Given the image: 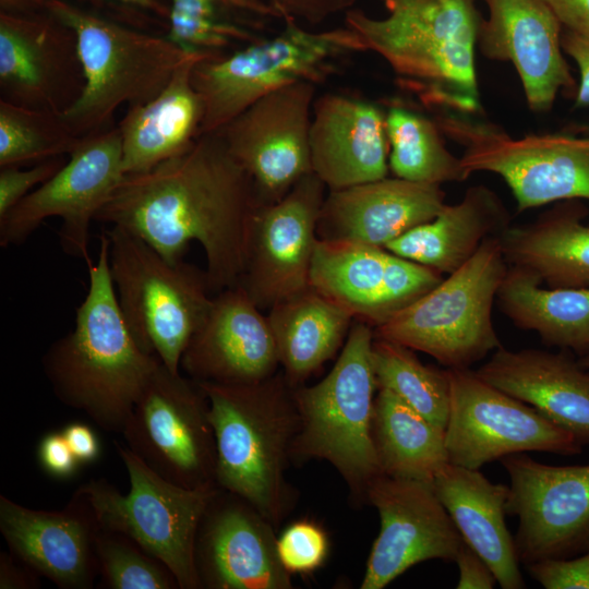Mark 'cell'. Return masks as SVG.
<instances>
[{
  "mask_svg": "<svg viewBox=\"0 0 589 589\" xmlns=\"http://www.w3.org/2000/svg\"><path fill=\"white\" fill-rule=\"evenodd\" d=\"M509 221V212L498 195L485 185H473L460 202L446 204L433 219L408 230L385 249L448 275L462 266L486 238L501 237Z\"/></svg>",
  "mask_w": 589,
  "mask_h": 589,
  "instance_id": "cell-31",
  "label": "cell"
},
{
  "mask_svg": "<svg viewBox=\"0 0 589 589\" xmlns=\"http://www.w3.org/2000/svg\"><path fill=\"white\" fill-rule=\"evenodd\" d=\"M546 589H589V551L565 560H546L526 566Z\"/></svg>",
  "mask_w": 589,
  "mask_h": 589,
  "instance_id": "cell-42",
  "label": "cell"
},
{
  "mask_svg": "<svg viewBox=\"0 0 589 589\" xmlns=\"http://www.w3.org/2000/svg\"><path fill=\"white\" fill-rule=\"evenodd\" d=\"M83 86L72 29L47 11H1V99L62 115L77 99Z\"/></svg>",
  "mask_w": 589,
  "mask_h": 589,
  "instance_id": "cell-20",
  "label": "cell"
},
{
  "mask_svg": "<svg viewBox=\"0 0 589 589\" xmlns=\"http://www.w3.org/2000/svg\"><path fill=\"white\" fill-rule=\"evenodd\" d=\"M206 56L214 55L191 53L158 95L128 108L118 124L124 176L145 172L184 153L201 135L204 104L192 72Z\"/></svg>",
  "mask_w": 589,
  "mask_h": 589,
  "instance_id": "cell-28",
  "label": "cell"
},
{
  "mask_svg": "<svg viewBox=\"0 0 589 589\" xmlns=\"http://www.w3.org/2000/svg\"><path fill=\"white\" fill-rule=\"evenodd\" d=\"M563 29L589 34V0H542Z\"/></svg>",
  "mask_w": 589,
  "mask_h": 589,
  "instance_id": "cell-49",
  "label": "cell"
},
{
  "mask_svg": "<svg viewBox=\"0 0 589 589\" xmlns=\"http://www.w3.org/2000/svg\"><path fill=\"white\" fill-rule=\"evenodd\" d=\"M459 577L457 589H492L496 578L489 564L465 541L454 561Z\"/></svg>",
  "mask_w": 589,
  "mask_h": 589,
  "instance_id": "cell-46",
  "label": "cell"
},
{
  "mask_svg": "<svg viewBox=\"0 0 589 589\" xmlns=\"http://www.w3.org/2000/svg\"><path fill=\"white\" fill-rule=\"evenodd\" d=\"M96 554L100 585L108 589H177L168 567L130 538L99 530Z\"/></svg>",
  "mask_w": 589,
  "mask_h": 589,
  "instance_id": "cell-38",
  "label": "cell"
},
{
  "mask_svg": "<svg viewBox=\"0 0 589 589\" xmlns=\"http://www.w3.org/2000/svg\"><path fill=\"white\" fill-rule=\"evenodd\" d=\"M47 12L76 37L84 86L61 116L79 137L106 129L120 106L154 98L194 53L167 36L129 28L64 0H49Z\"/></svg>",
  "mask_w": 589,
  "mask_h": 589,
  "instance_id": "cell-5",
  "label": "cell"
},
{
  "mask_svg": "<svg viewBox=\"0 0 589 589\" xmlns=\"http://www.w3.org/2000/svg\"><path fill=\"white\" fill-rule=\"evenodd\" d=\"M108 239L109 269L123 317L139 344L172 373L205 318L213 296L205 271L171 263L118 227Z\"/></svg>",
  "mask_w": 589,
  "mask_h": 589,
  "instance_id": "cell-10",
  "label": "cell"
},
{
  "mask_svg": "<svg viewBox=\"0 0 589 589\" xmlns=\"http://www.w3.org/2000/svg\"><path fill=\"white\" fill-rule=\"evenodd\" d=\"M227 493V492H226ZM223 490L199 528L195 562L202 587L290 589V573L277 552L274 525L245 501Z\"/></svg>",
  "mask_w": 589,
  "mask_h": 589,
  "instance_id": "cell-23",
  "label": "cell"
},
{
  "mask_svg": "<svg viewBox=\"0 0 589 589\" xmlns=\"http://www.w3.org/2000/svg\"><path fill=\"white\" fill-rule=\"evenodd\" d=\"M40 576L11 552H0V589H36Z\"/></svg>",
  "mask_w": 589,
  "mask_h": 589,
  "instance_id": "cell-47",
  "label": "cell"
},
{
  "mask_svg": "<svg viewBox=\"0 0 589 589\" xmlns=\"http://www.w3.org/2000/svg\"><path fill=\"white\" fill-rule=\"evenodd\" d=\"M125 5H131L141 10H146L161 16L169 15V9L158 0H113Z\"/></svg>",
  "mask_w": 589,
  "mask_h": 589,
  "instance_id": "cell-52",
  "label": "cell"
},
{
  "mask_svg": "<svg viewBox=\"0 0 589 589\" xmlns=\"http://www.w3.org/2000/svg\"><path fill=\"white\" fill-rule=\"evenodd\" d=\"M433 488L462 540L491 567L503 589L525 588L505 516L509 485L493 483L479 470L446 464Z\"/></svg>",
  "mask_w": 589,
  "mask_h": 589,
  "instance_id": "cell-29",
  "label": "cell"
},
{
  "mask_svg": "<svg viewBox=\"0 0 589 589\" xmlns=\"http://www.w3.org/2000/svg\"><path fill=\"white\" fill-rule=\"evenodd\" d=\"M283 373L299 386L344 346L352 316L312 286L268 309Z\"/></svg>",
  "mask_w": 589,
  "mask_h": 589,
  "instance_id": "cell-32",
  "label": "cell"
},
{
  "mask_svg": "<svg viewBox=\"0 0 589 589\" xmlns=\"http://www.w3.org/2000/svg\"><path fill=\"white\" fill-rule=\"evenodd\" d=\"M37 456L40 467L57 479L72 478L81 464L61 431L47 433L40 440Z\"/></svg>",
  "mask_w": 589,
  "mask_h": 589,
  "instance_id": "cell-43",
  "label": "cell"
},
{
  "mask_svg": "<svg viewBox=\"0 0 589 589\" xmlns=\"http://www.w3.org/2000/svg\"><path fill=\"white\" fill-rule=\"evenodd\" d=\"M129 476L122 494L104 478L91 479L74 494L86 501L101 530L121 533L159 560L180 589H199L195 562L201 521L220 491L216 484L184 488L149 468L128 446L113 442Z\"/></svg>",
  "mask_w": 589,
  "mask_h": 589,
  "instance_id": "cell-9",
  "label": "cell"
},
{
  "mask_svg": "<svg viewBox=\"0 0 589 589\" xmlns=\"http://www.w3.org/2000/svg\"><path fill=\"white\" fill-rule=\"evenodd\" d=\"M478 47L489 59L509 61L529 108L549 111L560 92L575 97L577 84L564 57L563 26L542 0H483Z\"/></svg>",
  "mask_w": 589,
  "mask_h": 589,
  "instance_id": "cell-22",
  "label": "cell"
},
{
  "mask_svg": "<svg viewBox=\"0 0 589 589\" xmlns=\"http://www.w3.org/2000/svg\"><path fill=\"white\" fill-rule=\"evenodd\" d=\"M375 17L348 10L347 27L378 55L399 84L430 109H481L474 52L483 22L476 0H381Z\"/></svg>",
  "mask_w": 589,
  "mask_h": 589,
  "instance_id": "cell-3",
  "label": "cell"
},
{
  "mask_svg": "<svg viewBox=\"0 0 589 589\" xmlns=\"http://www.w3.org/2000/svg\"><path fill=\"white\" fill-rule=\"evenodd\" d=\"M123 177L118 127L82 136L65 164L0 218V245H20L46 219L59 217L63 251L88 265L91 224Z\"/></svg>",
  "mask_w": 589,
  "mask_h": 589,
  "instance_id": "cell-13",
  "label": "cell"
},
{
  "mask_svg": "<svg viewBox=\"0 0 589 589\" xmlns=\"http://www.w3.org/2000/svg\"><path fill=\"white\" fill-rule=\"evenodd\" d=\"M354 0H267L276 17L317 24L348 9Z\"/></svg>",
  "mask_w": 589,
  "mask_h": 589,
  "instance_id": "cell-44",
  "label": "cell"
},
{
  "mask_svg": "<svg viewBox=\"0 0 589 589\" xmlns=\"http://www.w3.org/2000/svg\"><path fill=\"white\" fill-rule=\"evenodd\" d=\"M365 498L380 516L361 589H383L412 566L454 562L464 542L432 482L378 474Z\"/></svg>",
  "mask_w": 589,
  "mask_h": 589,
  "instance_id": "cell-18",
  "label": "cell"
},
{
  "mask_svg": "<svg viewBox=\"0 0 589 589\" xmlns=\"http://www.w3.org/2000/svg\"><path fill=\"white\" fill-rule=\"evenodd\" d=\"M230 8L255 14L276 16L274 10L264 0H227Z\"/></svg>",
  "mask_w": 589,
  "mask_h": 589,
  "instance_id": "cell-51",
  "label": "cell"
},
{
  "mask_svg": "<svg viewBox=\"0 0 589 589\" xmlns=\"http://www.w3.org/2000/svg\"><path fill=\"white\" fill-rule=\"evenodd\" d=\"M280 366L267 318L239 284L213 297L190 339L180 369L195 382L247 384L266 380Z\"/></svg>",
  "mask_w": 589,
  "mask_h": 589,
  "instance_id": "cell-21",
  "label": "cell"
},
{
  "mask_svg": "<svg viewBox=\"0 0 589 589\" xmlns=\"http://www.w3.org/2000/svg\"><path fill=\"white\" fill-rule=\"evenodd\" d=\"M257 206L251 177L211 132L184 153L125 175L95 220L140 238L171 263L199 242L209 287L218 292L239 284Z\"/></svg>",
  "mask_w": 589,
  "mask_h": 589,
  "instance_id": "cell-1",
  "label": "cell"
},
{
  "mask_svg": "<svg viewBox=\"0 0 589 589\" xmlns=\"http://www.w3.org/2000/svg\"><path fill=\"white\" fill-rule=\"evenodd\" d=\"M587 215L582 200H566L530 224L509 226L500 237L508 265L550 288L589 287Z\"/></svg>",
  "mask_w": 589,
  "mask_h": 589,
  "instance_id": "cell-30",
  "label": "cell"
},
{
  "mask_svg": "<svg viewBox=\"0 0 589 589\" xmlns=\"http://www.w3.org/2000/svg\"><path fill=\"white\" fill-rule=\"evenodd\" d=\"M49 0H0L2 12L33 14L47 11Z\"/></svg>",
  "mask_w": 589,
  "mask_h": 589,
  "instance_id": "cell-50",
  "label": "cell"
},
{
  "mask_svg": "<svg viewBox=\"0 0 589 589\" xmlns=\"http://www.w3.org/2000/svg\"><path fill=\"white\" fill-rule=\"evenodd\" d=\"M501 462L510 481L506 513L519 521L514 537L519 563L589 551V465L551 466L525 453Z\"/></svg>",
  "mask_w": 589,
  "mask_h": 589,
  "instance_id": "cell-15",
  "label": "cell"
},
{
  "mask_svg": "<svg viewBox=\"0 0 589 589\" xmlns=\"http://www.w3.org/2000/svg\"><path fill=\"white\" fill-rule=\"evenodd\" d=\"M373 327L354 322L337 361L312 386H296L299 412L292 458L328 461L357 496L381 473L372 436L377 392L372 363Z\"/></svg>",
  "mask_w": 589,
  "mask_h": 589,
  "instance_id": "cell-7",
  "label": "cell"
},
{
  "mask_svg": "<svg viewBox=\"0 0 589 589\" xmlns=\"http://www.w3.org/2000/svg\"><path fill=\"white\" fill-rule=\"evenodd\" d=\"M372 436L382 474L433 482L449 462L445 430L385 388L376 392Z\"/></svg>",
  "mask_w": 589,
  "mask_h": 589,
  "instance_id": "cell-34",
  "label": "cell"
},
{
  "mask_svg": "<svg viewBox=\"0 0 589 589\" xmlns=\"http://www.w3.org/2000/svg\"><path fill=\"white\" fill-rule=\"evenodd\" d=\"M310 155L313 173L328 191L387 177L385 110L346 94L327 93L315 98Z\"/></svg>",
  "mask_w": 589,
  "mask_h": 589,
  "instance_id": "cell-25",
  "label": "cell"
},
{
  "mask_svg": "<svg viewBox=\"0 0 589 589\" xmlns=\"http://www.w3.org/2000/svg\"><path fill=\"white\" fill-rule=\"evenodd\" d=\"M326 532L315 522L294 521L277 538V552L290 574H309L321 567L328 554Z\"/></svg>",
  "mask_w": 589,
  "mask_h": 589,
  "instance_id": "cell-40",
  "label": "cell"
},
{
  "mask_svg": "<svg viewBox=\"0 0 589 589\" xmlns=\"http://www.w3.org/2000/svg\"><path fill=\"white\" fill-rule=\"evenodd\" d=\"M496 300L517 327L534 332L546 346L589 353V287H544L532 274L508 266Z\"/></svg>",
  "mask_w": 589,
  "mask_h": 589,
  "instance_id": "cell-33",
  "label": "cell"
},
{
  "mask_svg": "<svg viewBox=\"0 0 589 589\" xmlns=\"http://www.w3.org/2000/svg\"><path fill=\"white\" fill-rule=\"evenodd\" d=\"M372 363L377 389L385 388L445 430L450 408L447 369L423 364L413 350L374 336Z\"/></svg>",
  "mask_w": 589,
  "mask_h": 589,
  "instance_id": "cell-36",
  "label": "cell"
},
{
  "mask_svg": "<svg viewBox=\"0 0 589 589\" xmlns=\"http://www.w3.org/2000/svg\"><path fill=\"white\" fill-rule=\"evenodd\" d=\"M199 385L209 405L217 486L277 525L291 502L285 472L299 432L294 386L283 372L255 383Z\"/></svg>",
  "mask_w": 589,
  "mask_h": 589,
  "instance_id": "cell-4",
  "label": "cell"
},
{
  "mask_svg": "<svg viewBox=\"0 0 589 589\" xmlns=\"http://www.w3.org/2000/svg\"><path fill=\"white\" fill-rule=\"evenodd\" d=\"M99 530L76 494L60 510L28 508L0 495V531L10 552L62 589L94 587Z\"/></svg>",
  "mask_w": 589,
  "mask_h": 589,
  "instance_id": "cell-24",
  "label": "cell"
},
{
  "mask_svg": "<svg viewBox=\"0 0 589 589\" xmlns=\"http://www.w3.org/2000/svg\"><path fill=\"white\" fill-rule=\"evenodd\" d=\"M445 205L441 184L397 177L330 190L320 213L317 237L385 248L433 219Z\"/></svg>",
  "mask_w": 589,
  "mask_h": 589,
  "instance_id": "cell-26",
  "label": "cell"
},
{
  "mask_svg": "<svg viewBox=\"0 0 589 589\" xmlns=\"http://www.w3.org/2000/svg\"><path fill=\"white\" fill-rule=\"evenodd\" d=\"M88 289L73 328L41 359L56 397L99 428L121 433L151 376L161 363L136 340L121 312L103 231L96 262L87 265Z\"/></svg>",
  "mask_w": 589,
  "mask_h": 589,
  "instance_id": "cell-2",
  "label": "cell"
},
{
  "mask_svg": "<svg viewBox=\"0 0 589 589\" xmlns=\"http://www.w3.org/2000/svg\"><path fill=\"white\" fill-rule=\"evenodd\" d=\"M366 51L358 34L342 25L322 32L294 20L273 37L255 39L228 56H206L192 72L204 104L201 134L216 132L260 98L298 82L318 85L349 56Z\"/></svg>",
  "mask_w": 589,
  "mask_h": 589,
  "instance_id": "cell-6",
  "label": "cell"
},
{
  "mask_svg": "<svg viewBox=\"0 0 589 589\" xmlns=\"http://www.w3.org/2000/svg\"><path fill=\"white\" fill-rule=\"evenodd\" d=\"M561 44L579 71V82L574 97V108L589 106V34L563 29Z\"/></svg>",
  "mask_w": 589,
  "mask_h": 589,
  "instance_id": "cell-45",
  "label": "cell"
},
{
  "mask_svg": "<svg viewBox=\"0 0 589 589\" xmlns=\"http://www.w3.org/2000/svg\"><path fill=\"white\" fill-rule=\"evenodd\" d=\"M326 190L320 178L310 173L279 201L254 211L239 285L261 310L310 286Z\"/></svg>",
  "mask_w": 589,
  "mask_h": 589,
  "instance_id": "cell-17",
  "label": "cell"
},
{
  "mask_svg": "<svg viewBox=\"0 0 589 589\" xmlns=\"http://www.w3.org/2000/svg\"><path fill=\"white\" fill-rule=\"evenodd\" d=\"M208 412L199 383L160 363L121 434L127 446L166 480L190 489L212 485L216 442Z\"/></svg>",
  "mask_w": 589,
  "mask_h": 589,
  "instance_id": "cell-12",
  "label": "cell"
},
{
  "mask_svg": "<svg viewBox=\"0 0 589 589\" xmlns=\"http://www.w3.org/2000/svg\"><path fill=\"white\" fill-rule=\"evenodd\" d=\"M315 91L312 82L279 88L216 131L251 177L259 205L279 201L313 173L310 127Z\"/></svg>",
  "mask_w": 589,
  "mask_h": 589,
  "instance_id": "cell-16",
  "label": "cell"
},
{
  "mask_svg": "<svg viewBox=\"0 0 589 589\" xmlns=\"http://www.w3.org/2000/svg\"><path fill=\"white\" fill-rule=\"evenodd\" d=\"M578 362L579 364L585 368V369H588L589 370V353L582 356V357H579L578 359Z\"/></svg>",
  "mask_w": 589,
  "mask_h": 589,
  "instance_id": "cell-53",
  "label": "cell"
},
{
  "mask_svg": "<svg viewBox=\"0 0 589 589\" xmlns=\"http://www.w3.org/2000/svg\"><path fill=\"white\" fill-rule=\"evenodd\" d=\"M433 119L443 135L464 147L466 171L498 175L518 212L566 200L589 201V135L513 137L495 124L449 110H438Z\"/></svg>",
  "mask_w": 589,
  "mask_h": 589,
  "instance_id": "cell-11",
  "label": "cell"
},
{
  "mask_svg": "<svg viewBox=\"0 0 589 589\" xmlns=\"http://www.w3.org/2000/svg\"><path fill=\"white\" fill-rule=\"evenodd\" d=\"M227 0H171L167 37L187 52L219 55L235 41L251 43L248 29L219 17Z\"/></svg>",
  "mask_w": 589,
  "mask_h": 589,
  "instance_id": "cell-39",
  "label": "cell"
},
{
  "mask_svg": "<svg viewBox=\"0 0 589 589\" xmlns=\"http://www.w3.org/2000/svg\"><path fill=\"white\" fill-rule=\"evenodd\" d=\"M65 161L61 156L34 164L28 169L17 166L0 168V218L50 179Z\"/></svg>",
  "mask_w": 589,
  "mask_h": 589,
  "instance_id": "cell-41",
  "label": "cell"
},
{
  "mask_svg": "<svg viewBox=\"0 0 589 589\" xmlns=\"http://www.w3.org/2000/svg\"><path fill=\"white\" fill-rule=\"evenodd\" d=\"M507 269L500 237H489L457 271L374 327V336L424 352L446 369H469L502 347L492 308Z\"/></svg>",
  "mask_w": 589,
  "mask_h": 589,
  "instance_id": "cell-8",
  "label": "cell"
},
{
  "mask_svg": "<svg viewBox=\"0 0 589 589\" xmlns=\"http://www.w3.org/2000/svg\"><path fill=\"white\" fill-rule=\"evenodd\" d=\"M443 274L385 248L317 240L310 286L373 328L424 296Z\"/></svg>",
  "mask_w": 589,
  "mask_h": 589,
  "instance_id": "cell-19",
  "label": "cell"
},
{
  "mask_svg": "<svg viewBox=\"0 0 589 589\" xmlns=\"http://www.w3.org/2000/svg\"><path fill=\"white\" fill-rule=\"evenodd\" d=\"M450 408L445 429L449 462L479 470L508 455L580 454L582 445L530 405L483 381L470 369H447Z\"/></svg>",
  "mask_w": 589,
  "mask_h": 589,
  "instance_id": "cell-14",
  "label": "cell"
},
{
  "mask_svg": "<svg viewBox=\"0 0 589 589\" xmlns=\"http://www.w3.org/2000/svg\"><path fill=\"white\" fill-rule=\"evenodd\" d=\"M389 144L388 167L397 178L442 184L462 182L470 175L461 158L445 146L434 119L413 109L392 104L385 110Z\"/></svg>",
  "mask_w": 589,
  "mask_h": 589,
  "instance_id": "cell-35",
  "label": "cell"
},
{
  "mask_svg": "<svg viewBox=\"0 0 589 589\" xmlns=\"http://www.w3.org/2000/svg\"><path fill=\"white\" fill-rule=\"evenodd\" d=\"M71 450L81 464L95 461L100 455V444L95 431L82 422H72L62 430Z\"/></svg>",
  "mask_w": 589,
  "mask_h": 589,
  "instance_id": "cell-48",
  "label": "cell"
},
{
  "mask_svg": "<svg viewBox=\"0 0 589 589\" xmlns=\"http://www.w3.org/2000/svg\"><path fill=\"white\" fill-rule=\"evenodd\" d=\"M476 373L589 444V370L570 351L500 347Z\"/></svg>",
  "mask_w": 589,
  "mask_h": 589,
  "instance_id": "cell-27",
  "label": "cell"
},
{
  "mask_svg": "<svg viewBox=\"0 0 589 589\" xmlns=\"http://www.w3.org/2000/svg\"><path fill=\"white\" fill-rule=\"evenodd\" d=\"M80 139L61 115L0 100V168L68 156Z\"/></svg>",
  "mask_w": 589,
  "mask_h": 589,
  "instance_id": "cell-37",
  "label": "cell"
}]
</instances>
